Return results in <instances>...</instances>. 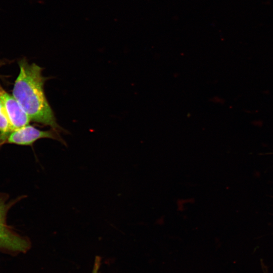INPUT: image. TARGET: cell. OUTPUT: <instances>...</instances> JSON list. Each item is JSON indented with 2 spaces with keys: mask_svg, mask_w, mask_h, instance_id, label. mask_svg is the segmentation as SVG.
Returning <instances> with one entry per match:
<instances>
[{
  "mask_svg": "<svg viewBox=\"0 0 273 273\" xmlns=\"http://www.w3.org/2000/svg\"><path fill=\"white\" fill-rule=\"evenodd\" d=\"M54 129L41 130L33 126L27 125L12 131L5 143L21 146H32L38 140L51 139L57 140L64 144L65 142Z\"/></svg>",
  "mask_w": 273,
  "mask_h": 273,
  "instance_id": "cell-2",
  "label": "cell"
},
{
  "mask_svg": "<svg viewBox=\"0 0 273 273\" xmlns=\"http://www.w3.org/2000/svg\"><path fill=\"white\" fill-rule=\"evenodd\" d=\"M1 99L12 131L28 125L31 121L29 116L23 109L14 97L7 92L0 84Z\"/></svg>",
  "mask_w": 273,
  "mask_h": 273,
  "instance_id": "cell-4",
  "label": "cell"
},
{
  "mask_svg": "<svg viewBox=\"0 0 273 273\" xmlns=\"http://www.w3.org/2000/svg\"><path fill=\"white\" fill-rule=\"evenodd\" d=\"M5 211L4 207L0 205V248L11 253H25L30 248V242L9 229Z\"/></svg>",
  "mask_w": 273,
  "mask_h": 273,
  "instance_id": "cell-3",
  "label": "cell"
},
{
  "mask_svg": "<svg viewBox=\"0 0 273 273\" xmlns=\"http://www.w3.org/2000/svg\"><path fill=\"white\" fill-rule=\"evenodd\" d=\"M20 71L13 88L12 95L35 122L58 130L60 127L44 92V84L48 78L42 74V68L26 59L19 62Z\"/></svg>",
  "mask_w": 273,
  "mask_h": 273,
  "instance_id": "cell-1",
  "label": "cell"
},
{
  "mask_svg": "<svg viewBox=\"0 0 273 273\" xmlns=\"http://www.w3.org/2000/svg\"><path fill=\"white\" fill-rule=\"evenodd\" d=\"M12 131L9 120L5 111L0 112V145L5 143L8 136Z\"/></svg>",
  "mask_w": 273,
  "mask_h": 273,
  "instance_id": "cell-5",
  "label": "cell"
},
{
  "mask_svg": "<svg viewBox=\"0 0 273 273\" xmlns=\"http://www.w3.org/2000/svg\"><path fill=\"white\" fill-rule=\"evenodd\" d=\"M3 111H4V108L3 102L1 99H0V112H3Z\"/></svg>",
  "mask_w": 273,
  "mask_h": 273,
  "instance_id": "cell-6",
  "label": "cell"
}]
</instances>
